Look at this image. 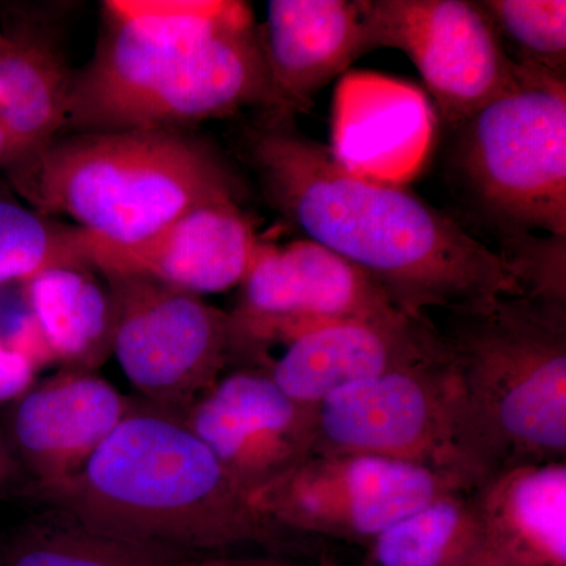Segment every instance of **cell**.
<instances>
[{"instance_id":"9","label":"cell","mask_w":566,"mask_h":566,"mask_svg":"<svg viewBox=\"0 0 566 566\" xmlns=\"http://www.w3.org/2000/svg\"><path fill=\"white\" fill-rule=\"evenodd\" d=\"M312 455L392 458L452 472L475 488L458 450L446 346L431 359L346 386L314 406Z\"/></svg>"},{"instance_id":"14","label":"cell","mask_w":566,"mask_h":566,"mask_svg":"<svg viewBox=\"0 0 566 566\" xmlns=\"http://www.w3.org/2000/svg\"><path fill=\"white\" fill-rule=\"evenodd\" d=\"M277 348L281 354L255 368L296 403L314 408L346 386L431 359L444 344L430 316L394 308L326 324Z\"/></svg>"},{"instance_id":"22","label":"cell","mask_w":566,"mask_h":566,"mask_svg":"<svg viewBox=\"0 0 566 566\" xmlns=\"http://www.w3.org/2000/svg\"><path fill=\"white\" fill-rule=\"evenodd\" d=\"M189 554L129 538L66 510L44 513L3 551L0 566H170Z\"/></svg>"},{"instance_id":"27","label":"cell","mask_w":566,"mask_h":566,"mask_svg":"<svg viewBox=\"0 0 566 566\" xmlns=\"http://www.w3.org/2000/svg\"><path fill=\"white\" fill-rule=\"evenodd\" d=\"M170 566H296L281 553H268L263 556L249 554H216V556H185Z\"/></svg>"},{"instance_id":"25","label":"cell","mask_w":566,"mask_h":566,"mask_svg":"<svg viewBox=\"0 0 566 566\" xmlns=\"http://www.w3.org/2000/svg\"><path fill=\"white\" fill-rule=\"evenodd\" d=\"M0 345L21 354L40 370L54 365L29 300L28 281L0 286Z\"/></svg>"},{"instance_id":"8","label":"cell","mask_w":566,"mask_h":566,"mask_svg":"<svg viewBox=\"0 0 566 566\" xmlns=\"http://www.w3.org/2000/svg\"><path fill=\"white\" fill-rule=\"evenodd\" d=\"M104 281L114 303L112 354L123 375L145 403L182 417L230 365L229 314L151 279Z\"/></svg>"},{"instance_id":"30","label":"cell","mask_w":566,"mask_h":566,"mask_svg":"<svg viewBox=\"0 0 566 566\" xmlns=\"http://www.w3.org/2000/svg\"><path fill=\"white\" fill-rule=\"evenodd\" d=\"M0 36H2V33H0Z\"/></svg>"},{"instance_id":"7","label":"cell","mask_w":566,"mask_h":566,"mask_svg":"<svg viewBox=\"0 0 566 566\" xmlns=\"http://www.w3.org/2000/svg\"><path fill=\"white\" fill-rule=\"evenodd\" d=\"M95 57L71 84L69 123L84 132L114 129L153 85L222 33L252 24L234 0H107Z\"/></svg>"},{"instance_id":"20","label":"cell","mask_w":566,"mask_h":566,"mask_svg":"<svg viewBox=\"0 0 566 566\" xmlns=\"http://www.w3.org/2000/svg\"><path fill=\"white\" fill-rule=\"evenodd\" d=\"M71 84L50 44L25 35L0 36V120L13 144V164L66 128Z\"/></svg>"},{"instance_id":"2","label":"cell","mask_w":566,"mask_h":566,"mask_svg":"<svg viewBox=\"0 0 566 566\" xmlns=\"http://www.w3.org/2000/svg\"><path fill=\"white\" fill-rule=\"evenodd\" d=\"M29 497L129 538L189 556L293 546L181 417L134 401L76 475Z\"/></svg>"},{"instance_id":"4","label":"cell","mask_w":566,"mask_h":566,"mask_svg":"<svg viewBox=\"0 0 566 566\" xmlns=\"http://www.w3.org/2000/svg\"><path fill=\"white\" fill-rule=\"evenodd\" d=\"M7 170L41 216H66L117 248L144 243L196 205L238 196L222 159L174 129L55 137Z\"/></svg>"},{"instance_id":"21","label":"cell","mask_w":566,"mask_h":566,"mask_svg":"<svg viewBox=\"0 0 566 566\" xmlns=\"http://www.w3.org/2000/svg\"><path fill=\"white\" fill-rule=\"evenodd\" d=\"M367 549L368 566H499L472 490L439 495L386 528Z\"/></svg>"},{"instance_id":"24","label":"cell","mask_w":566,"mask_h":566,"mask_svg":"<svg viewBox=\"0 0 566 566\" xmlns=\"http://www.w3.org/2000/svg\"><path fill=\"white\" fill-rule=\"evenodd\" d=\"M62 264H91L81 230L55 226L35 210L0 199V286L31 281Z\"/></svg>"},{"instance_id":"26","label":"cell","mask_w":566,"mask_h":566,"mask_svg":"<svg viewBox=\"0 0 566 566\" xmlns=\"http://www.w3.org/2000/svg\"><path fill=\"white\" fill-rule=\"evenodd\" d=\"M39 368L21 354L0 345V405L13 403L36 382Z\"/></svg>"},{"instance_id":"1","label":"cell","mask_w":566,"mask_h":566,"mask_svg":"<svg viewBox=\"0 0 566 566\" xmlns=\"http://www.w3.org/2000/svg\"><path fill=\"white\" fill-rule=\"evenodd\" d=\"M293 118L268 111L245 148L268 199L305 240L359 268L406 314L520 296L501 253L409 189L352 172Z\"/></svg>"},{"instance_id":"17","label":"cell","mask_w":566,"mask_h":566,"mask_svg":"<svg viewBox=\"0 0 566 566\" xmlns=\"http://www.w3.org/2000/svg\"><path fill=\"white\" fill-rule=\"evenodd\" d=\"M259 35L273 111L293 117L367 54L360 0H271Z\"/></svg>"},{"instance_id":"23","label":"cell","mask_w":566,"mask_h":566,"mask_svg":"<svg viewBox=\"0 0 566 566\" xmlns=\"http://www.w3.org/2000/svg\"><path fill=\"white\" fill-rule=\"evenodd\" d=\"M517 69L566 77L565 0H476Z\"/></svg>"},{"instance_id":"16","label":"cell","mask_w":566,"mask_h":566,"mask_svg":"<svg viewBox=\"0 0 566 566\" xmlns=\"http://www.w3.org/2000/svg\"><path fill=\"white\" fill-rule=\"evenodd\" d=\"M273 111L266 62L255 22L216 36L153 85L114 129H174L233 114Z\"/></svg>"},{"instance_id":"29","label":"cell","mask_w":566,"mask_h":566,"mask_svg":"<svg viewBox=\"0 0 566 566\" xmlns=\"http://www.w3.org/2000/svg\"><path fill=\"white\" fill-rule=\"evenodd\" d=\"M13 163V144H11L9 132H7L6 126H3L2 120H0V166L7 169V167H10Z\"/></svg>"},{"instance_id":"15","label":"cell","mask_w":566,"mask_h":566,"mask_svg":"<svg viewBox=\"0 0 566 566\" xmlns=\"http://www.w3.org/2000/svg\"><path fill=\"white\" fill-rule=\"evenodd\" d=\"M134 401L95 371L66 370L10 403L6 431L28 486L65 482L132 411Z\"/></svg>"},{"instance_id":"6","label":"cell","mask_w":566,"mask_h":566,"mask_svg":"<svg viewBox=\"0 0 566 566\" xmlns=\"http://www.w3.org/2000/svg\"><path fill=\"white\" fill-rule=\"evenodd\" d=\"M474 490L463 476L374 455H311L249 494L253 510L286 534L367 546L446 493Z\"/></svg>"},{"instance_id":"11","label":"cell","mask_w":566,"mask_h":566,"mask_svg":"<svg viewBox=\"0 0 566 566\" xmlns=\"http://www.w3.org/2000/svg\"><path fill=\"white\" fill-rule=\"evenodd\" d=\"M360 10L367 52H405L449 128L516 81L517 66L476 0H360Z\"/></svg>"},{"instance_id":"3","label":"cell","mask_w":566,"mask_h":566,"mask_svg":"<svg viewBox=\"0 0 566 566\" xmlns=\"http://www.w3.org/2000/svg\"><path fill=\"white\" fill-rule=\"evenodd\" d=\"M458 450L476 485L517 465L566 461V308L504 296L447 314Z\"/></svg>"},{"instance_id":"19","label":"cell","mask_w":566,"mask_h":566,"mask_svg":"<svg viewBox=\"0 0 566 566\" xmlns=\"http://www.w3.org/2000/svg\"><path fill=\"white\" fill-rule=\"evenodd\" d=\"M91 264H62L28 281L29 300L54 359L66 370L95 371L112 354L114 303Z\"/></svg>"},{"instance_id":"18","label":"cell","mask_w":566,"mask_h":566,"mask_svg":"<svg viewBox=\"0 0 566 566\" xmlns=\"http://www.w3.org/2000/svg\"><path fill=\"white\" fill-rule=\"evenodd\" d=\"M472 495L499 566H566V461L506 469Z\"/></svg>"},{"instance_id":"10","label":"cell","mask_w":566,"mask_h":566,"mask_svg":"<svg viewBox=\"0 0 566 566\" xmlns=\"http://www.w3.org/2000/svg\"><path fill=\"white\" fill-rule=\"evenodd\" d=\"M229 314L230 364L255 367L268 353L326 324L394 311L359 268L311 240L262 243Z\"/></svg>"},{"instance_id":"5","label":"cell","mask_w":566,"mask_h":566,"mask_svg":"<svg viewBox=\"0 0 566 566\" xmlns=\"http://www.w3.org/2000/svg\"><path fill=\"white\" fill-rule=\"evenodd\" d=\"M450 170L505 253L566 243V77L517 69L516 81L450 128Z\"/></svg>"},{"instance_id":"28","label":"cell","mask_w":566,"mask_h":566,"mask_svg":"<svg viewBox=\"0 0 566 566\" xmlns=\"http://www.w3.org/2000/svg\"><path fill=\"white\" fill-rule=\"evenodd\" d=\"M21 474H24V472H22L13 450H11L6 431L0 427V490L11 485Z\"/></svg>"},{"instance_id":"13","label":"cell","mask_w":566,"mask_h":566,"mask_svg":"<svg viewBox=\"0 0 566 566\" xmlns=\"http://www.w3.org/2000/svg\"><path fill=\"white\" fill-rule=\"evenodd\" d=\"M82 248L99 274L151 279L203 296L240 286L262 241L237 196L196 205L144 243L117 248L81 230Z\"/></svg>"},{"instance_id":"12","label":"cell","mask_w":566,"mask_h":566,"mask_svg":"<svg viewBox=\"0 0 566 566\" xmlns=\"http://www.w3.org/2000/svg\"><path fill=\"white\" fill-rule=\"evenodd\" d=\"M181 420L249 494L314 450V408L283 394L262 368L222 374Z\"/></svg>"}]
</instances>
